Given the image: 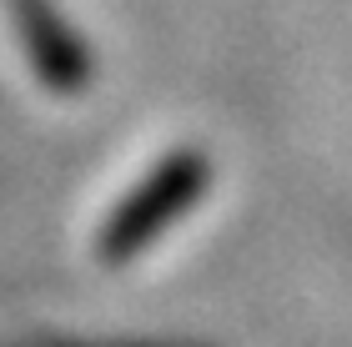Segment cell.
Returning a JSON list of instances; mask_svg holds the SVG:
<instances>
[{
  "mask_svg": "<svg viewBox=\"0 0 352 347\" xmlns=\"http://www.w3.org/2000/svg\"><path fill=\"white\" fill-rule=\"evenodd\" d=\"M201 186H206V161L201 156H171L151 177V186H141V192L111 216V227L101 236V257H111V262L131 257L141 242H151L176 212H186L191 201L201 197Z\"/></svg>",
  "mask_w": 352,
  "mask_h": 347,
  "instance_id": "cell-1",
  "label": "cell"
},
{
  "mask_svg": "<svg viewBox=\"0 0 352 347\" xmlns=\"http://www.w3.org/2000/svg\"><path fill=\"white\" fill-rule=\"evenodd\" d=\"M15 15H21L25 45H30V56H36L41 76H45L51 86L76 91V86L86 81V60H81V51H76V45L56 30L51 10H45V0H15Z\"/></svg>",
  "mask_w": 352,
  "mask_h": 347,
  "instance_id": "cell-2",
  "label": "cell"
}]
</instances>
